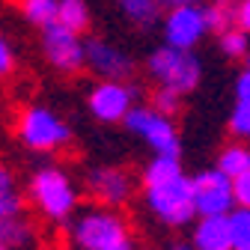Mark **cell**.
<instances>
[{"mask_svg":"<svg viewBox=\"0 0 250 250\" xmlns=\"http://www.w3.org/2000/svg\"><path fill=\"white\" fill-rule=\"evenodd\" d=\"M238 3L241 0H214V3L206 6V21H208V30L214 33H227V30L235 27V18H238Z\"/></svg>","mask_w":250,"mask_h":250,"instance_id":"obj_15","label":"cell"},{"mask_svg":"<svg viewBox=\"0 0 250 250\" xmlns=\"http://www.w3.org/2000/svg\"><path fill=\"white\" fill-rule=\"evenodd\" d=\"M0 241L9 250H24L30 241H33V227L24 224L21 217H12V221H0Z\"/></svg>","mask_w":250,"mask_h":250,"instance_id":"obj_19","label":"cell"},{"mask_svg":"<svg viewBox=\"0 0 250 250\" xmlns=\"http://www.w3.org/2000/svg\"><path fill=\"white\" fill-rule=\"evenodd\" d=\"M170 250H197V247H194V244H173Z\"/></svg>","mask_w":250,"mask_h":250,"instance_id":"obj_30","label":"cell"},{"mask_svg":"<svg viewBox=\"0 0 250 250\" xmlns=\"http://www.w3.org/2000/svg\"><path fill=\"white\" fill-rule=\"evenodd\" d=\"M217 170L227 173L232 182L244 173H250V146L244 143H229L221 149V155H217Z\"/></svg>","mask_w":250,"mask_h":250,"instance_id":"obj_14","label":"cell"},{"mask_svg":"<svg viewBox=\"0 0 250 250\" xmlns=\"http://www.w3.org/2000/svg\"><path fill=\"white\" fill-rule=\"evenodd\" d=\"M42 51L51 66L62 75H75L86 66V42H81V33H75L60 21L42 30Z\"/></svg>","mask_w":250,"mask_h":250,"instance_id":"obj_7","label":"cell"},{"mask_svg":"<svg viewBox=\"0 0 250 250\" xmlns=\"http://www.w3.org/2000/svg\"><path fill=\"white\" fill-rule=\"evenodd\" d=\"M21 217V194L15 191V179L9 167L0 170V221H12Z\"/></svg>","mask_w":250,"mask_h":250,"instance_id":"obj_18","label":"cell"},{"mask_svg":"<svg viewBox=\"0 0 250 250\" xmlns=\"http://www.w3.org/2000/svg\"><path fill=\"white\" fill-rule=\"evenodd\" d=\"M21 12L30 24L45 30L48 24L60 21V0H21Z\"/></svg>","mask_w":250,"mask_h":250,"instance_id":"obj_17","label":"cell"},{"mask_svg":"<svg viewBox=\"0 0 250 250\" xmlns=\"http://www.w3.org/2000/svg\"><path fill=\"white\" fill-rule=\"evenodd\" d=\"M137 86H128L122 81H102L89 89V113L99 122H125L128 113L134 110Z\"/></svg>","mask_w":250,"mask_h":250,"instance_id":"obj_9","label":"cell"},{"mask_svg":"<svg viewBox=\"0 0 250 250\" xmlns=\"http://www.w3.org/2000/svg\"><path fill=\"white\" fill-rule=\"evenodd\" d=\"M221 51L232 60H241V57H250V36L244 33V30L232 27L227 30V33L221 36Z\"/></svg>","mask_w":250,"mask_h":250,"instance_id":"obj_22","label":"cell"},{"mask_svg":"<svg viewBox=\"0 0 250 250\" xmlns=\"http://www.w3.org/2000/svg\"><path fill=\"white\" fill-rule=\"evenodd\" d=\"M72 238L81 250H134L125 217L113 208H89L72 224Z\"/></svg>","mask_w":250,"mask_h":250,"instance_id":"obj_2","label":"cell"},{"mask_svg":"<svg viewBox=\"0 0 250 250\" xmlns=\"http://www.w3.org/2000/svg\"><path fill=\"white\" fill-rule=\"evenodd\" d=\"M194 247L197 250H232V224L229 214L200 217L194 227Z\"/></svg>","mask_w":250,"mask_h":250,"instance_id":"obj_13","label":"cell"},{"mask_svg":"<svg viewBox=\"0 0 250 250\" xmlns=\"http://www.w3.org/2000/svg\"><path fill=\"white\" fill-rule=\"evenodd\" d=\"M125 128H128L134 137H140L143 143L152 146L155 155H161V158H179L182 152V140H179V131L176 125L167 113L155 110L152 104L149 107H134L125 119Z\"/></svg>","mask_w":250,"mask_h":250,"instance_id":"obj_6","label":"cell"},{"mask_svg":"<svg viewBox=\"0 0 250 250\" xmlns=\"http://www.w3.org/2000/svg\"><path fill=\"white\" fill-rule=\"evenodd\" d=\"M194 200H197V214L200 217H214V214H232L238 206L235 203V185L227 173L217 167L203 170L194 176Z\"/></svg>","mask_w":250,"mask_h":250,"instance_id":"obj_8","label":"cell"},{"mask_svg":"<svg viewBox=\"0 0 250 250\" xmlns=\"http://www.w3.org/2000/svg\"><path fill=\"white\" fill-rule=\"evenodd\" d=\"M179 104H182V92L167 89V86H155V92H152V107L155 110L173 116V113H179Z\"/></svg>","mask_w":250,"mask_h":250,"instance_id":"obj_23","label":"cell"},{"mask_svg":"<svg viewBox=\"0 0 250 250\" xmlns=\"http://www.w3.org/2000/svg\"><path fill=\"white\" fill-rule=\"evenodd\" d=\"M170 9H182V6H200V0H161Z\"/></svg>","mask_w":250,"mask_h":250,"instance_id":"obj_29","label":"cell"},{"mask_svg":"<svg viewBox=\"0 0 250 250\" xmlns=\"http://www.w3.org/2000/svg\"><path fill=\"white\" fill-rule=\"evenodd\" d=\"M60 24H66L75 33H83L89 27V9L83 0H60Z\"/></svg>","mask_w":250,"mask_h":250,"instance_id":"obj_20","label":"cell"},{"mask_svg":"<svg viewBox=\"0 0 250 250\" xmlns=\"http://www.w3.org/2000/svg\"><path fill=\"white\" fill-rule=\"evenodd\" d=\"M3 250H9V247H3Z\"/></svg>","mask_w":250,"mask_h":250,"instance_id":"obj_31","label":"cell"},{"mask_svg":"<svg viewBox=\"0 0 250 250\" xmlns=\"http://www.w3.org/2000/svg\"><path fill=\"white\" fill-rule=\"evenodd\" d=\"M30 200L33 206L48 217V221H57L62 224L66 217H72L75 206H78V191L72 179L57 170V167H42L33 173L30 179Z\"/></svg>","mask_w":250,"mask_h":250,"instance_id":"obj_3","label":"cell"},{"mask_svg":"<svg viewBox=\"0 0 250 250\" xmlns=\"http://www.w3.org/2000/svg\"><path fill=\"white\" fill-rule=\"evenodd\" d=\"M232 224V250H250V208H235L229 214Z\"/></svg>","mask_w":250,"mask_h":250,"instance_id":"obj_21","label":"cell"},{"mask_svg":"<svg viewBox=\"0 0 250 250\" xmlns=\"http://www.w3.org/2000/svg\"><path fill=\"white\" fill-rule=\"evenodd\" d=\"M146 69H149V78L158 86L176 89L182 96L185 92H194L200 78H203L200 60L191 51H182V48H173V45H164L158 51H152Z\"/></svg>","mask_w":250,"mask_h":250,"instance_id":"obj_4","label":"cell"},{"mask_svg":"<svg viewBox=\"0 0 250 250\" xmlns=\"http://www.w3.org/2000/svg\"><path fill=\"white\" fill-rule=\"evenodd\" d=\"M235 27L250 33V0H241L238 3V18H235Z\"/></svg>","mask_w":250,"mask_h":250,"instance_id":"obj_28","label":"cell"},{"mask_svg":"<svg viewBox=\"0 0 250 250\" xmlns=\"http://www.w3.org/2000/svg\"><path fill=\"white\" fill-rule=\"evenodd\" d=\"M235 208H250V173H244V176H238L235 182Z\"/></svg>","mask_w":250,"mask_h":250,"instance_id":"obj_25","label":"cell"},{"mask_svg":"<svg viewBox=\"0 0 250 250\" xmlns=\"http://www.w3.org/2000/svg\"><path fill=\"white\" fill-rule=\"evenodd\" d=\"M15 131H18V140L30 152H57L72 140L69 125L51 107H42V104L24 107L18 122H15Z\"/></svg>","mask_w":250,"mask_h":250,"instance_id":"obj_5","label":"cell"},{"mask_svg":"<svg viewBox=\"0 0 250 250\" xmlns=\"http://www.w3.org/2000/svg\"><path fill=\"white\" fill-rule=\"evenodd\" d=\"M235 99L238 102H250V66L238 75V81H235Z\"/></svg>","mask_w":250,"mask_h":250,"instance_id":"obj_27","label":"cell"},{"mask_svg":"<svg viewBox=\"0 0 250 250\" xmlns=\"http://www.w3.org/2000/svg\"><path fill=\"white\" fill-rule=\"evenodd\" d=\"M229 131L235 137H250V102H238L229 116Z\"/></svg>","mask_w":250,"mask_h":250,"instance_id":"obj_24","label":"cell"},{"mask_svg":"<svg viewBox=\"0 0 250 250\" xmlns=\"http://www.w3.org/2000/svg\"><path fill=\"white\" fill-rule=\"evenodd\" d=\"M206 30H208L206 6H182V9H173L164 18V39H167V45L182 48V51H191L206 36Z\"/></svg>","mask_w":250,"mask_h":250,"instance_id":"obj_10","label":"cell"},{"mask_svg":"<svg viewBox=\"0 0 250 250\" xmlns=\"http://www.w3.org/2000/svg\"><path fill=\"white\" fill-rule=\"evenodd\" d=\"M12 66H15V54H12L9 39L3 36V39H0V72L9 75V72H12Z\"/></svg>","mask_w":250,"mask_h":250,"instance_id":"obj_26","label":"cell"},{"mask_svg":"<svg viewBox=\"0 0 250 250\" xmlns=\"http://www.w3.org/2000/svg\"><path fill=\"white\" fill-rule=\"evenodd\" d=\"M86 188H89V194L96 197L99 203H104L107 208L110 206H119L131 197L134 191V182L131 176L119 170V167H96V170H89L86 176Z\"/></svg>","mask_w":250,"mask_h":250,"instance_id":"obj_12","label":"cell"},{"mask_svg":"<svg viewBox=\"0 0 250 250\" xmlns=\"http://www.w3.org/2000/svg\"><path fill=\"white\" fill-rule=\"evenodd\" d=\"M122 15L137 27H152L161 15V0H119Z\"/></svg>","mask_w":250,"mask_h":250,"instance_id":"obj_16","label":"cell"},{"mask_svg":"<svg viewBox=\"0 0 250 250\" xmlns=\"http://www.w3.org/2000/svg\"><path fill=\"white\" fill-rule=\"evenodd\" d=\"M86 66L96 72L102 81H128L134 75V62L128 54H122L104 39L86 42Z\"/></svg>","mask_w":250,"mask_h":250,"instance_id":"obj_11","label":"cell"},{"mask_svg":"<svg viewBox=\"0 0 250 250\" xmlns=\"http://www.w3.org/2000/svg\"><path fill=\"white\" fill-rule=\"evenodd\" d=\"M143 197L149 211L167 227H188L197 217L194 179L182 173L179 158L155 155L143 173Z\"/></svg>","mask_w":250,"mask_h":250,"instance_id":"obj_1","label":"cell"}]
</instances>
